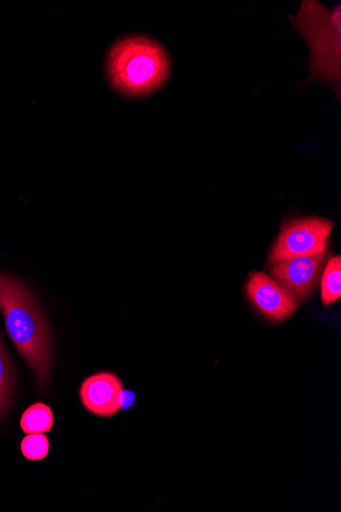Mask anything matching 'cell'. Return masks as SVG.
<instances>
[{
  "mask_svg": "<svg viewBox=\"0 0 341 512\" xmlns=\"http://www.w3.org/2000/svg\"><path fill=\"white\" fill-rule=\"evenodd\" d=\"M0 311L11 340L43 390L50 382L54 364L51 328L27 285L20 278L4 272H0Z\"/></svg>",
  "mask_w": 341,
  "mask_h": 512,
  "instance_id": "cell-1",
  "label": "cell"
},
{
  "mask_svg": "<svg viewBox=\"0 0 341 512\" xmlns=\"http://www.w3.org/2000/svg\"><path fill=\"white\" fill-rule=\"evenodd\" d=\"M171 58L151 37L131 35L118 39L106 59L111 86L128 98H141L159 90L169 79Z\"/></svg>",
  "mask_w": 341,
  "mask_h": 512,
  "instance_id": "cell-2",
  "label": "cell"
},
{
  "mask_svg": "<svg viewBox=\"0 0 341 512\" xmlns=\"http://www.w3.org/2000/svg\"><path fill=\"white\" fill-rule=\"evenodd\" d=\"M291 23L300 31L310 48V77L303 84L322 81L340 95L341 9H326L318 2H303Z\"/></svg>",
  "mask_w": 341,
  "mask_h": 512,
  "instance_id": "cell-3",
  "label": "cell"
},
{
  "mask_svg": "<svg viewBox=\"0 0 341 512\" xmlns=\"http://www.w3.org/2000/svg\"><path fill=\"white\" fill-rule=\"evenodd\" d=\"M333 227V221L320 217H301L285 222L269 261L325 253Z\"/></svg>",
  "mask_w": 341,
  "mask_h": 512,
  "instance_id": "cell-4",
  "label": "cell"
},
{
  "mask_svg": "<svg viewBox=\"0 0 341 512\" xmlns=\"http://www.w3.org/2000/svg\"><path fill=\"white\" fill-rule=\"evenodd\" d=\"M328 255L325 253L277 260L270 271L275 281L297 301H304L315 291Z\"/></svg>",
  "mask_w": 341,
  "mask_h": 512,
  "instance_id": "cell-5",
  "label": "cell"
},
{
  "mask_svg": "<svg viewBox=\"0 0 341 512\" xmlns=\"http://www.w3.org/2000/svg\"><path fill=\"white\" fill-rule=\"evenodd\" d=\"M246 290L253 305L272 322L290 318L299 308L298 301L264 272L251 273Z\"/></svg>",
  "mask_w": 341,
  "mask_h": 512,
  "instance_id": "cell-6",
  "label": "cell"
},
{
  "mask_svg": "<svg viewBox=\"0 0 341 512\" xmlns=\"http://www.w3.org/2000/svg\"><path fill=\"white\" fill-rule=\"evenodd\" d=\"M121 381L111 372H100L87 378L80 389L83 405L93 414L111 417L121 409Z\"/></svg>",
  "mask_w": 341,
  "mask_h": 512,
  "instance_id": "cell-7",
  "label": "cell"
},
{
  "mask_svg": "<svg viewBox=\"0 0 341 512\" xmlns=\"http://www.w3.org/2000/svg\"><path fill=\"white\" fill-rule=\"evenodd\" d=\"M16 390L15 369L0 336V421L9 412Z\"/></svg>",
  "mask_w": 341,
  "mask_h": 512,
  "instance_id": "cell-8",
  "label": "cell"
},
{
  "mask_svg": "<svg viewBox=\"0 0 341 512\" xmlns=\"http://www.w3.org/2000/svg\"><path fill=\"white\" fill-rule=\"evenodd\" d=\"M53 427V411L43 403L30 406L22 415L21 428L28 435L47 433L52 431Z\"/></svg>",
  "mask_w": 341,
  "mask_h": 512,
  "instance_id": "cell-9",
  "label": "cell"
},
{
  "mask_svg": "<svg viewBox=\"0 0 341 512\" xmlns=\"http://www.w3.org/2000/svg\"><path fill=\"white\" fill-rule=\"evenodd\" d=\"M341 298V257H332L321 276V301L330 306Z\"/></svg>",
  "mask_w": 341,
  "mask_h": 512,
  "instance_id": "cell-10",
  "label": "cell"
},
{
  "mask_svg": "<svg viewBox=\"0 0 341 512\" xmlns=\"http://www.w3.org/2000/svg\"><path fill=\"white\" fill-rule=\"evenodd\" d=\"M21 450L28 460H42L50 451V442L43 434H30L23 439Z\"/></svg>",
  "mask_w": 341,
  "mask_h": 512,
  "instance_id": "cell-11",
  "label": "cell"
},
{
  "mask_svg": "<svg viewBox=\"0 0 341 512\" xmlns=\"http://www.w3.org/2000/svg\"><path fill=\"white\" fill-rule=\"evenodd\" d=\"M135 401V395L130 391H124L121 394L120 402L122 409H128L133 405Z\"/></svg>",
  "mask_w": 341,
  "mask_h": 512,
  "instance_id": "cell-12",
  "label": "cell"
}]
</instances>
